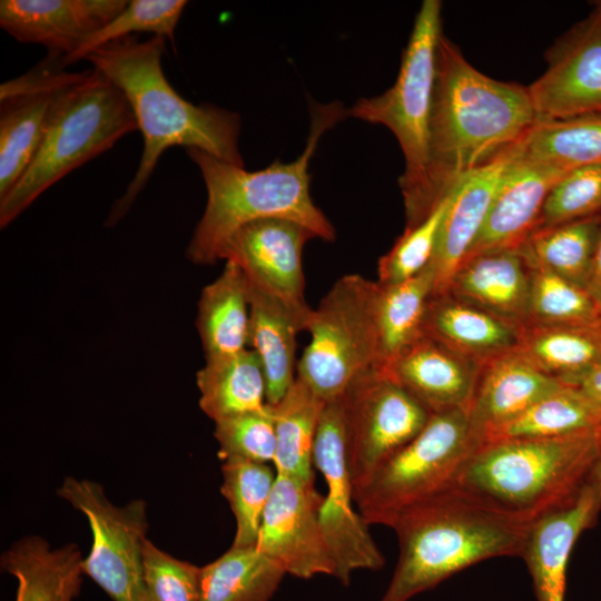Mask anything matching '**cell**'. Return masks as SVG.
I'll return each mask as SVG.
<instances>
[{
    "label": "cell",
    "mask_w": 601,
    "mask_h": 601,
    "mask_svg": "<svg viewBox=\"0 0 601 601\" xmlns=\"http://www.w3.org/2000/svg\"><path fill=\"white\" fill-rule=\"evenodd\" d=\"M538 121L528 87L482 73L442 33L430 124L432 206L520 142Z\"/></svg>",
    "instance_id": "cell-1"
},
{
    "label": "cell",
    "mask_w": 601,
    "mask_h": 601,
    "mask_svg": "<svg viewBox=\"0 0 601 601\" xmlns=\"http://www.w3.org/2000/svg\"><path fill=\"white\" fill-rule=\"evenodd\" d=\"M166 39L161 37L151 36L141 41L130 36L102 46L85 59L122 91L144 138L138 168L124 195L114 203L105 224L108 227L129 211L159 158L170 147L201 149L244 167L239 115L184 99L162 71Z\"/></svg>",
    "instance_id": "cell-2"
},
{
    "label": "cell",
    "mask_w": 601,
    "mask_h": 601,
    "mask_svg": "<svg viewBox=\"0 0 601 601\" xmlns=\"http://www.w3.org/2000/svg\"><path fill=\"white\" fill-rule=\"evenodd\" d=\"M347 110L342 104L314 105L311 132L304 151L292 162L275 161L249 171L224 161L201 149H186L199 168L205 183V210L186 248V257L196 265H214L224 260L231 237L244 226L266 219L295 221L316 238L333 242L336 231L309 193V161L319 138Z\"/></svg>",
    "instance_id": "cell-3"
},
{
    "label": "cell",
    "mask_w": 601,
    "mask_h": 601,
    "mask_svg": "<svg viewBox=\"0 0 601 601\" xmlns=\"http://www.w3.org/2000/svg\"><path fill=\"white\" fill-rule=\"evenodd\" d=\"M597 431L560 439L476 444L449 489L512 522L529 525L578 497L598 454Z\"/></svg>",
    "instance_id": "cell-4"
},
{
    "label": "cell",
    "mask_w": 601,
    "mask_h": 601,
    "mask_svg": "<svg viewBox=\"0 0 601 601\" xmlns=\"http://www.w3.org/2000/svg\"><path fill=\"white\" fill-rule=\"evenodd\" d=\"M388 526L400 554L381 601H410L476 563L520 556L528 528L452 489L402 510Z\"/></svg>",
    "instance_id": "cell-5"
},
{
    "label": "cell",
    "mask_w": 601,
    "mask_h": 601,
    "mask_svg": "<svg viewBox=\"0 0 601 601\" xmlns=\"http://www.w3.org/2000/svg\"><path fill=\"white\" fill-rule=\"evenodd\" d=\"M137 129L127 98L110 79L96 68L73 72L55 98L36 156L0 199V227L6 228L48 188Z\"/></svg>",
    "instance_id": "cell-6"
},
{
    "label": "cell",
    "mask_w": 601,
    "mask_h": 601,
    "mask_svg": "<svg viewBox=\"0 0 601 601\" xmlns=\"http://www.w3.org/2000/svg\"><path fill=\"white\" fill-rule=\"evenodd\" d=\"M441 10V1H423L394 85L382 95L359 99L346 111L347 116L384 125L397 139L405 159L400 177L405 228L416 226L434 209L430 197V124Z\"/></svg>",
    "instance_id": "cell-7"
},
{
    "label": "cell",
    "mask_w": 601,
    "mask_h": 601,
    "mask_svg": "<svg viewBox=\"0 0 601 601\" xmlns=\"http://www.w3.org/2000/svg\"><path fill=\"white\" fill-rule=\"evenodd\" d=\"M377 290V282L347 274L312 308L306 327L311 341L296 377L321 400L343 395L359 376L378 370Z\"/></svg>",
    "instance_id": "cell-8"
},
{
    "label": "cell",
    "mask_w": 601,
    "mask_h": 601,
    "mask_svg": "<svg viewBox=\"0 0 601 601\" xmlns=\"http://www.w3.org/2000/svg\"><path fill=\"white\" fill-rule=\"evenodd\" d=\"M477 444L466 410L432 414L424 428L354 490L358 513L388 525L402 510L450 487Z\"/></svg>",
    "instance_id": "cell-9"
},
{
    "label": "cell",
    "mask_w": 601,
    "mask_h": 601,
    "mask_svg": "<svg viewBox=\"0 0 601 601\" xmlns=\"http://www.w3.org/2000/svg\"><path fill=\"white\" fill-rule=\"evenodd\" d=\"M57 494L88 520L92 545L82 561L83 574L112 601H147L144 584L146 502L136 499L122 506L115 505L99 483L71 476L63 480Z\"/></svg>",
    "instance_id": "cell-10"
},
{
    "label": "cell",
    "mask_w": 601,
    "mask_h": 601,
    "mask_svg": "<svg viewBox=\"0 0 601 601\" xmlns=\"http://www.w3.org/2000/svg\"><path fill=\"white\" fill-rule=\"evenodd\" d=\"M314 465L327 493L319 509L321 526L335 563V578L347 585L357 570H380L385 558L354 510V484L346 450L343 395L324 401L314 445Z\"/></svg>",
    "instance_id": "cell-11"
},
{
    "label": "cell",
    "mask_w": 601,
    "mask_h": 601,
    "mask_svg": "<svg viewBox=\"0 0 601 601\" xmlns=\"http://www.w3.org/2000/svg\"><path fill=\"white\" fill-rule=\"evenodd\" d=\"M343 398L347 461L355 490L411 442L432 414L381 370L359 376Z\"/></svg>",
    "instance_id": "cell-12"
},
{
    "label": "cell",
    "mask_w": 601,
    "mask_h": 601,
    "mask_svg": "<svg viewBox=\"0 0 601 601\" xmlns=\"http://www.w3.org/2000/svg\"><path fill=\"white\" fill-rule=\"evenodd\" d=\"M323 500L314 481L277 473L256 549L296 578L311 579L317 574L335 578V563L319 521Z\"/></svg>",
    "instance_id": "cell-13"
},
{
    "label": "cell",
    "mask_w": 601,
    "mask_h": 601,
    "mask_svg": "<svg viewBox=\"0 0 601 601\" xmlns=\"http://www.w3.org/2000/svg\"><path fill=\"white\" fill-rule=\"evenodd\" d=\"M529 92L539 120L601 114V1L548 50Z\"/></svg>",
    "instance_id": "cell-14"
},
{
    "label": "cell",
    "mask_w": 601,
    "mask_h": 601,
    "mask_svg": "<svg viewBox=\"0 0 601 601\" xmlns=\"http://www.w3.org/2000/svg\"><path fill=\"white\" fill-rule=\"evenodd\" d=\"M63 58L47 55L0 86V199L24 174L42 141L59 89L72 77Z\"/></svg>",
    "instance_id": "cell-15"
},
{
    "label": "cell",
    "mask_w": 601,
    "mask_h": 601,
    "mask_svg": "<svg viewBox=\"0 0 601 601\" xmlns=\"http://www.w3.org/2000/svg\"><path fill=\"white\" fill-rule=\"evenodd\" d=\"M316 238L306 227L283 218H266L240 228L229 240L224 260L235 263L247 283L309 316L304 296L303 249Z\"/></svg>",
    "instance_id": "cell-16"
},
{
    "label": "cell",
    "mask_w": 601,
    "mask_h": 601,
    "mask_svg": "<svg viewBox=\"0 0 601 601\" xmlns=\"http://www.w3.org/2000/svg\"><path fill=\"white\" fill-rule=\"evenodd\" d=\"M127 0H1L0 26L16 40L38 43L63 61L107 24Z\"/></svg>",
    "instance_id": "cell-17"
},
{
    "label": "cell",
    "mask_w": 601,
    "mask_h": 601,
    "mask_svg": "<svg viewBox=\"0 0 601 601\" xmlns=\"http://www.w3.org/2000/svg\"><path fill=\"white\" fill-rule=\"evenodd\" d=\"M601 499L588 483L572 502L530 523L521 552L536 601H564L572 549L597 520Z\"/></svg>",
    "instance_id": "cell-18"
},
{
    "label": "cell",
    "mask_w": 601,
    "mask_h": 601,
    "mask_svg": "<svg viewBox=\"0 0 601 601\" xmlns=\"http://www.w3.org/2000/svg\"><path fill=\"white\" fill-rule=\"evenodd\" d=\"M565 173L518 159L511 149L484 224L466 257L490 249L519 247L536 227L548 194Z\"/></svg>",
    "instance_id": "cell-19"
},
{
    "label": "cell",
    "mask_w": 601,
    "mask_h": 601,
    "mask_svg": "<svg viewBox=\"0 0 601 601\" xmlns=\"http://www.w3.org/2000/svg\"><path fill=\"white\" fill-rule=\"evenodd\" d=\"M481 368L477 363L422 336L381 371L435 414L467 411Z\"/></svg>",
    "instance_id": "cell-20"
},
{
    "label": "cell",
    "mask_w": 601,
    "mask_h": 601,
    "mask_svg": "<svg viewBox=\"0 0 601 601\" xmlns=\"http://www.w3.org/2000/svg\"><path fill=\"white\" fill-rule=\"evenodd\" d=\"M532 267L519 247L481 252L464 258L445 293L524 326L529 321Z\"/></svg>",
    "instance_id": "cell-21"
},
{
    "label": "cell",
    "mask_w": 601,
    "mask_h": 601,
    "mask_svg": "<svg viewBox=\"0 0 601 601\" xmlns=\"http://www.w3.org/2000/svg\"><path fill=\"white\" fill-rule=\"evenodd\" d=\"M563 384L536 368L516 349L483 365L467 408L477 444Z\"/></svg>",
    "instance_id": "cell-22"
},
{
    "label": "cell",
    "mask_w": 601,
    "mask_h": 601,
    "mask_svg": "<svg viewBox=\"0 0 601 601\" xmlns=\"http://www.w3.org/2000/svg\"><path fill=\"white\" fill-rule=\"evenodd\" d=\"M522 327L450 293L428 300L423 336L483 366L516 349Z\"/></svg>",
    "instance_id": "cell-23"
},
{
    "label": "cell",
    "mask_w": 601,
    "mask_h": 601,
    "mask_svg": "<svg viewBox=\"0 0 601 601\" xmlns=\"http://www.w3.org/2000/svg\"><path fill=\"white\" fill-rule=\"evenodd\" d=\"M511 149L464 177L456 186L431 262L435 274L433 294L445 293L454 272L474 244L510 161Z\"/></svg>",
    "instance_id": "cell-24"
},
{
    "label": "cell",
    "mask_w": 601,
    "mask_h": 601,
    "mask_svg": "<svg viewBox=\"0 0 601 601\" xmlns=\"http://www.w3.org/2000/svg\"><path fill=\"white\" fill-rule=\"evenodd\" d=\"M247 286L249 347L257 354L264 371L267 404L275 405L296 380V336L306 331L309 316L298 314L248 283Z\"/></svg>",
    "instance_id": "cell-25"
},
{
    "label": "cell",
    "mask_w": 601,
    "mask_h": 601,
    "mask_svg": "<svg viewBox=\"0 0 601 601\" xmlns=\"http://www.w3.org/2000/svg\"><path fill=\"white\" fill-rule=\"evenodd\" d=\"M82 561L75 543L51 549L38 535L14 542L0 559L1 569L18 581L14 601H73L82 582Z\"/></svg>",
    "instance_id": "cell-26"
},
{
    "label": "cell",
    "mask_w": 601,
    "mask_h": 601,
    "mask_svg": "<svg viewBox=\"0 0 601 601\" xmlns=\"http://www.w3.org/2000/svg\"><path fill=\"white\" fill-rule=\"evenodd\" d=\"M250 306L248 286L240 268L226 260L213 282L200 292L196 328L205 359L249 348Z\"/></svg>",
    "instance_id": "cell-27"
},
{
    "label": "cell",
    "mask_w": 601,
    "mask_h": 601,
    "mask_svg": "<svg viewBox=\"0 0 601 601\" xmlns=\"http://www.w3.org/2000/svg\"><path fill=\"white\" fill-rule=\"evenodd\" d=\"M516 351L548 376L577 386L601 362V324H526Z\"/></svg>",
    "instance_id": "cell-28"
},
{
    "label": "cell",
    "mask_w": 601,
    "mask_h": 601,
    "mask_svg": "<svg viewBox=\"0 0 601 601\" xmlns=\"http://www.w3.org/2000/svg\"><path fill=\"white\" fill-rule=\"evenodd\" d=\"M196 384L199 407L214 422L267 406L264 371L252 348L207 359Z\"/></svg>",
    "instance_id": "cell-29"
},
{
    "label": "cell",
    "mask_w": 601,
    "mask_h": 601,
    "mask_svg": "<svg viewBox=\"0 0 601 601\" xmlns=\"http://www.w3.org/2000/svg\"><path fill=\"white\" fill-rule=\"evenodd\" d=\"M512 151L518 159L563 171L601 165V114L539 120Z\"/></svg>",
    "instance_id": "cell-30"
},
{
    "label": "cell",
    "mask_w": 601,
    "mask_h": 601,
    "mask_svg": "<svg viewBox=\"0 0 601 601\" xmlns=\"http://www.w3.org/2000/svg\"><path fill=\"white\" fill-rule=\"evenodd\" d=\"M377 284L378 370H382L423 336V322L434 293L435 274L430 264L420 274L404 282Z\"/></svg>",
    "instance_id": "cell-31"
},
{
    "label": "cell",
    "mask_w": 601,
    "mask_h": 601,
    "mask_svg": "<svg viewBox=\"0 0 601 601\" xmlns=\"http://www.w3.org/2000/svg\"><path fill=\"white\" fill-rule=\"evenodd\" d=\"M324 401L296 377L284 397L272 407L276 453V473L314 481V445Z\"/></svg>",
    "instance_id": "cell-32"
},
{
    "label": "cell",
    "mask_w": 601,
    "mask_h": 601,
    "mask_svg": "<svg viewBox=\"0 0 601 601\" xmlns=\"http://www.w3.org/2000/svg\"><path fill=\"white\" fill-rule=\"evenodd\" d=\"M601 231V214L534 228L521 248L539 265L587 289Z\"/></svg>",
    "instance_id": "cell-33"
},
{
    "label": "cell",
    "mask_w": 601,
    "mask_h": 601,
    "mask_svg": "<svg viewBox=\"0 0 601 601\" xmlns=\"http://www.w3.org/2000/svg\"><path fill=\"white\" fill-rule=\"evenodd\" d=\"M285 574L256 546H231L201 568L199 601H269Z\"/></svg>",
    "instance_id": "cell-34"
},
{
    "label": "cell",
    "mask_w": 601,
    "mask_h": 601,
    "mask_svg": "<svg viewBox=\"0 0 601 601\" xmlns=\"http://www.w3.org/2000/svg\"><path fill=\"white\" fill-rule=\"evenodd\" d=\"M600 424L601 412L592 402L577 386L563 385L515 418L491 431L481 442L560 439L595 431Z\"/></svg>",
    "instance_id": "cell-35"
},
{
    "label": "cell",
    "mask_w": 601,
    "mask_h": 601,
    "mask_svg": "<svg viewBox=\"0 0 601 601\" xmlns=\"http://www.w3.org/2000/svg\"><path fill=\"white\" fill-rule=\"evenodd\" d=\"M221 473L220 492L228 501L236 521L231 546H255L277 473L267 463L236 457L224 460Z\"/></svg>",
    "instance_id": "cell-36"
},
{
    "label": "cell",
    "mask_w": 601,
    "mask_h": 601,
    "mask_svg": "<svg viewBox=\"0 0 601 601\" xmlns=\"http://www.w3.org/2000/svg\"><path fill=\"white\" fill-rule=\"evenodd\" d=\"M530 264L532 279L526 324H601V308L585 289L539 265Z\"/></svg>",
    "instance_id": "cell-37"
},
{
    "label": "cell",
    "mask_w": 601,
    "mask_h": 601,
    "mask_svg": "<svg viewBox=\"0 0 601 601\" xmlns=\"http://www.w3.org/2000/svg\"><path fill=\"white\" fill-rule=\"evenodd\" d=\"M186 6L185 0H130L117 16L67 57L65 65L83 60L102 46L132 33L150 32L174 45L176 27Z\"/></svg>",
    "instance_id": "cell-38"
},
{
    "label": "cell",
    "mask_w": 601,
    "mask_h": 601,
    "mask_svg": "<svg viewBox=\"0 0 601 601\" xmlns=\"http://www.w3.org/2000/svg\"><path fill=\"white\" fill-rule=\"evenodd\" d=\"M455 188L424 220L414 227L405 228L393 247L380 258L377 266L380 284L392 285L404 282L416 276L431 264L441 226Z\"/></svg>",
    "instance_id": "cell-39"
},
{
    "label": "cell",
    "mask_w": 601,
    "mask_h": 601,
    "mask_svg": "<svg viewBox=\"0 0 601 601\" xmlns=\"http://www.w3.org/2000/svg\"><path fill=\"white\" fill-rule=\"evenodd\" d=\"M601 214V165L566 171L551 188L538 227L553 226Z\"/></svg>",
    "instance_id": "cell-40"
},
{
    "label": "cell",
    "mask_w": 601,
    "mask_h": 601,
    "mask_svg": "<svg viewBox=\"0 0 601 601\" xmlns=\"http://www.w3.org/2000/svg\"><path fill=\"white\" fill-rule=\"evenodd\" d=\"M214 436L223 460L236 457L274 463L276 432L272 407L229 416L215 422Z\"/></svg>",
    "instance_id": "cell-41"
},
{
    "label": "cell",
    "mask_w": 601,
    "mask_h": 601,
    "mask_svg": "<svg viewBox=\"0 0 601 601\" xmlns=\"http://www.w3.org/2000/svg\"><path fill=\"white\" fill-rule=\"evenodd\" d=\"M201 568L160 550L148 539L144 546L147 601H199Z\"/></svg>",
    "instance_id": "cell-42"
},
{
    "label": "cell",
    "mask_w": 601,
    "mask_h": 601,
    "mask_svg": "<svg viewBox=\"0 0 601 601\" xmlns=\"http://www.w3.org/2000/svg\"><path fill=\"white\" fill-rule=\"evenodd\" d=\"M577 387L601 412V362L581 378Z\"/></svg>",
    "instance_id": "cell-43"
},
{
    "label": "cell",
    "mask_w": 601,
    "mask_h": 601,
    "mask_svg": "<svg viewBox=\"0 0 601 601\" xmlns=\"http://www.w3.org/2000/svg\"><path fill=\"white\" fill-rule=\"evenodd\" d=\"M585 290L601 308V231L597 244L591 273Z\"/></svg>",
    "instance_id": "cell-44"
},
{
    "label": "cell",
    "mask_w": 601,
    "mask_h": 601,
    "mask_svg": "<svg viewBox=\"0 0 601 601\" xmlns=\"http://www.w3.org/2000/svg\"><path fill=\"white\" fill-rule=\"evenodd\" d=\"M598 436V454L593 465V469L590 474L589 484L595 491L598 496L601 499V424L597 431Z\"/></svg>",
    "instance_id": "cell-45"
}]
</instances>
